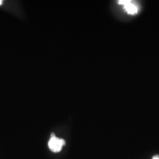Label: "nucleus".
Segmentation results:
<instances>
[{"mask_svg":"<svg viewBox=\"0 0 159 159\" xmlns=\"http://www.w3.org/2000/svg\"><path fill=\"white\" fill-rule=\"evenodd\" d=\"M119 4L124 6L125 10L128 14L134 15L138 13V6L133 2L132 1H130H130L129 0H120V1H119Z\"/></svg>","mask_w":159,"mask_h":159,"instance_id":"2","label":"nucleus"},{"mask_svg":"<svg viewBox=\"0 0 159 159\" xmlns=\"http://www.w3.org/2000/svg\"><path fill=\"white\" fill-rule=\"evenodd\" d=\"M65 144V140L57 138L54 134H51V138L48 142V146L50 150L52 151L53 152H59L62 150V148Z\"/></svg>","mask_w":159,"mask_h":159,"instance_id":"1","label":"nucleus"},{"mask_svg":"<svg viewBox=\"0 0 159 159\" xmlns=\"http://www.w3.org/2000/svg\"><path fill=\"white\" fill-rule=\"evenodd\" d=\"M152 159H159V156H155L152 157Z\"/></svg>","mask_w":159,"mask_h":159,"instance_id":"3","label":"nucleus"},{"mask_svg":"<svg viewBox=\"0 0 159 159\" xmlns=\"http://www.w3.org/2000/svg\"><path fill=\"white\" fill-rule=\"evenodd\" d=\"M2 4V0H0V5H1Z\"/></svg>","mask_w":159,"mask_h":159,"instance_id":"4","label":"nucleus"}]
</instances>
